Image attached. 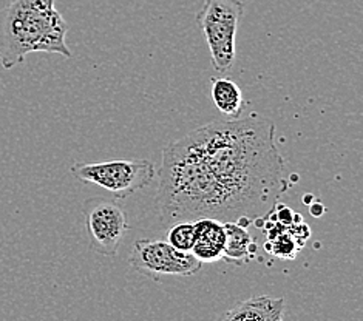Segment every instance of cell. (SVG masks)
<instances>
[{
	"label": "cell",
	"instance_id": "6da1fadb",
	"mask_svg": "<svg viewBox=\"0 0 363 321\" xmlns=\"http://www.w3.org/2000/svg\"><path fill=\"white\" fill-rule=\"evenodd\" d=\"M284 169L272 120L217 119L162 150L155 204L164 224L212 218L247 227L288 192Z\"/></svg>",
	"mask_w": 363,
	"mask_h": 321
},
{
	"label": "cell",
	"instance_id": "7a4b0ae2",
	"mask_svg": "<svg viewBox=\"0 0 363 321\" xmlns=\"http://www.w3.org/2000/svg\"><path fill=\"white\" fill-rule=\"evenodd\" d=\"M67 33L55 0H10L0 8V65L11 70L31 53L72 57Z\"/></svg>",
	"mask_w": 363,
	"mask_h": 321
},
{
	"label": "cell",
	"instance_id": "3957f363",
	"mask_svg": "<svg viewBox=\"0 0 363 321\" xmlns=\"http://www.w3.org/2000/svg\"><path fill=\"white\" fill-rule=\"evenodd\" d=\"M245 14L241 0H203L196 25L209 47L213 70L220 76L232 72L237 55V33Z\"/></svg>",
	"mask_w": 363,
	"mask_h": 321
},
{
	"label": "cell",
	"instance_id": "277c9868",
	"mask_svg": "<svg viewBox=\"0 0 363 321\" xmlns=\"http://www.w3.org/2000/svg\"><path fill=\"white\" fill-rule=\"evenodd\" d=\"M72 175L81 182L98 186L116 199H125L150 186L157 167L149 159H108L101 162H76Z\"/></svg>",
	"mask_w": 363,
	"mask_h": 321
},
{
	"label": "cell",
	"instance_id": "5b68a950",
	"mask_svg": "<svg viewBox=\"0 0 363 321\" xmlns=\"http://www.w3.org/2000/svg\"><path fill=\"white\" fill-rule=\"evenodd\" d=\"M128 263L141 275L160 281V276H192L201 271L203 263L190 252L172 247L167 241L138 240L130 250Z\"/></svg>",
	"mask_w": 363,
	"mask_h": 321
},
{
	"label": "cell",
	"instance_id": "8992f818",
	"mask_svg": "<svg viewBox=\"0 0 363 321\" xmlns=\"http://www.w3.org/2000/svg\"><path fill=\"white\" fill-rule=\"evenodd\" d=\"M90 246L99 255L115 258L128 227L127 215L116 201L90 199L84 204Z\"/></svg>",
	"mask_w": 363,
	"mask_h": 321
},
{
	"label": "cell",
	"instance_id": "52a82bcc",
	"mask_svg": "<svg viewBox=\"0 0 363 321\" xmlns=\"http://www.w3.org/2000/svg\"><path fill=\"white\" fill-rule=\"evenodd\" d=\"M286 301L281 297L258 295L238 303L220 321H284Z\"/></svg>",
	"mask_w": 363,
	"mask_h": 321
},
{
	"label": "cell",
	"instance_id": "ba28073f",
	"mask_svg": "<svg viewBox=\"0 0 363 321\" xmlns=\"http://www.w3.org/2000/svg\"><path fill=\"white\" fill-rule=\"evenodd\" d=\"M195 241L190 254L201 263L220 261L226 244V229L224 223L212 218L195 220Z\"/></svg>",
	"mask_w": 363,
	"mask_h": 321
},
{
	"label": "cell",
	"instance_id": "9c48e42d",
	"mask_svg": "<svg viewBox=\"0 0 363 321\" xmlns=\"http://www.w3.org/2000/svg\"><path fill=\"white\" fill-rule=\"evenodd\" d=\"M226 244L223 250V261L233 266H245L252 261L257 254V244L246 227L237 223H224Z\"/></svg>",
	"mask_w": 363,
	"mask_h": 321
},
{
	"label": "cell",
	"instance_id": "30bf717a",
	"mask_svg": "<svg viewBox=\"0 0 363 321\" xmlns=\"http://www.w3.org/2000/svg\"><path fill=\"white\" fill-rule=\"evenodd\" d=\"M212 101L223 115L238 119L243 111V91L226 76L212 79Z\"/></svg>",
	"mask_w": 363,
	"mask_h": 321
},
{
	"label": "cell",
	"instance_id": "8fae6325",
	"mask_svg": "<svg viewBox=\"0 0 363 321\" xmlns=\"http://www.w3.org/2000/svg\"><path fill=\"white\" fill-rule=\"evenodd\" d=\"M172 247L181 252H190L195 241V224L194 221H179L172 224L166 240Z\"/></svg>",
	"mask_w": 363,
	"mask_h": 321
}]
</instances>
